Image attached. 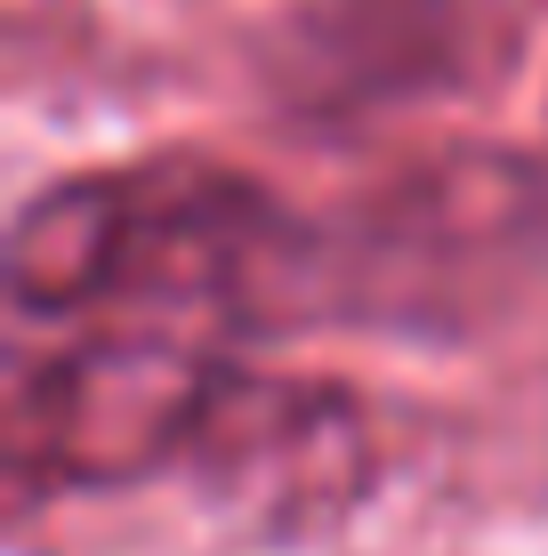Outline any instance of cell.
<instances>
[{
  "mask_svg": "<svg viewBox=\"0 0 548 556\" xmlns=\"http://www.w3.org/2000/svg\"><path fill=\"white\" fill-rule=\"evenodd\" d=\"M226 371L162 331L81 339L16 379V459L56 484H113L202 444Z\"/></svg>",
  "mask_w": 548,
  "mask_h": 556,
  "instance_id": "6da1fadb",
  "label": "cell"
}]
</instances>
